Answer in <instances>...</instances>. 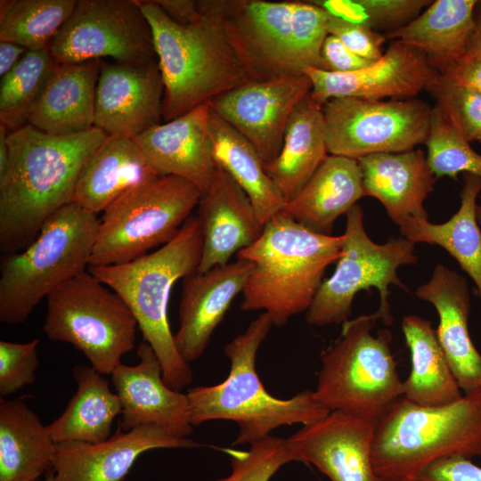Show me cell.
Instances as JSON below:
<instances>
[{
    "instance_id": "obj_29",
    "label": "cell",
    "mask_w": 481,
    "mask_h": 481,
    "mask_svg": "<svg viewBox=\"0 0 481 481\" xmlns=\"http://www.w3.org/2000/svg\"><path fill=\"white\" fill-rule=\"evenodd\" d=\"M159 175L134 139L109 135L84 166L72 202L96 215L131 188Z\"/></svg>"
},
{
    "instance_id": "obj_9",
    "label": "cell",
    "mask_w": 481,
    "mask_h": 481,
    "mask_svg": "<svg viewBox=\"0 0 481 481\" xmlns=\"http://www.w3.org/2000/svg\"><path fill=\"white\" fill-rule=\"evenodd\" d=\"M202 193L176 175H159L122 194L103 212L89 265L131 262L179 232Z\"/></svg>"
},
{
    "instance_id": "obj_54",
    "label": "cell",
    "mask_w": 481,
    "mask_h": 481,
    "mask_svg": "<svg viewBox=\"0 0 481 481\" xmlns=\"http://www.w3.org/2000/svg\"><path fill=\"white\" fill-rule=\"evenodd\" d=\"M476 10L478 11L477 13H476V17L481 19V1H478Z\"/></svg>"
},
{
    "instance_id": "obj_18",
    "label": "cell",
    "mask_w": 481,
    "mask_h": 481,
    "mask_svg": "<svg viewBox=\"0 0 481 481\" xmlns=\"http://www.w3.org/2000/svg\"><path fill=\"white\" fill-rule=\"evenodd\" d=\"M164 83L158 60L144 63L102 60L94 126L108 135L135 138L161 124Z\"/></svg>"
},
{
    "instance_id": "obj_41",
    "label": "cell",
    "mask_w": 481,
    "mask_h": 481,
    "mask_svg": "<svg viewBox=\"0 0 481 481\" xmlns=\"http://www.w3.org/2000/svg\"><path fill=\"white\" fill-rule=\"evenodd\" d=\"M232 471L216 481H269L284 465L295 461L286 439L268 436L249 445L247 451L226 449Z\"/></svg>"
},
{
    "instance_id": "obj_42",
    "label": "cell",
    "mask_w": 481,
    "mask_h": 481,
    "mask_svg": "<svg viewBox=\"0 0 481 481\" xmlns=\"http://www.w3.org/2000/svg\"><path fill=\"white\" fill-rule=\"evenodd\" d=\"M469 143H481V94L440 77L427 91Z\"/></svg>"
},
{
    "instance_id": "obj_34",
    "label": "cell",
    "mask_w": 481,
    "mask_h": 481,
    "mask_svg": "<svg viewBox=\"0 0 481 481\" xmlns=\"http://www.w3.org/2000/svg\"><path fill=\"white\" fill-rule=\"evenodd\" d=\"M481 178L463 174L458 211L446 222L412 218L399 227L402 236L413 243H428L444 249L474 281L481 300V227L477 219V199Z\"/></svg>"
},
{
    "instance_id": "obj_55",
    "label": "cell",
    "mask_w": 481,
    "mask_h": 481,
    "mask_svg": "<svg viewBox=\"0 0 481 481\" xmlns=\"http://www.w3.org/2000/svg\"><path fill=\"white\" fill-rule=\"evenodd\" d=\"M415 481V480H414Z\"/></svg>"
},
{
    "instance_id": "obj_21",
    "label": "cell",
    "mask_w": 481,
    "mask_h": 481,
    "mask_svg": "<svg viewBox=\"0 0 481 481\" xmlns=\"http://www.w3.org/2000/svg\"><path fill=\"white\" fill-rule=\"evenodd\" d=\"M253 265L237 258L183 278L176 348L189 364L205 352L209 340L236 296L243 291Z\"/></svg>"
},
{
    "instance_id": "obj_26",
    "label": "cell",
    "mask_w": 481,
    "mask_h": 481,
    "mask_svg": "<svg viewBox=\"0 0 481 481\" xmlns=\"http://www.w3.org/2000/svg\"><path fill=\"white\" fill-rule=\"evenodd\" d=\"M101 61L58 63L27 123L52 135H72L93 128Z\"/></svg>"
},
{
    "instance_id": "obj_28",
    "label": "cell",
    "mask_w": 481,
    "mask_h": 481,
    "mask_svg": "<svg viewBox=\"0 0 481 481\" xmlns=\"http://www.w3.org/2000/svg\"><path fill=\"white\" fill-rule=\"evenodd\" d=\"M477 4V0L433 1L417 18L386 37L416 47L439 75H446L468 54Z\"/></svg>"
},
{
    "instance_id": "obj_16",
    "label": "cell",
    "mask_w": 481,
    "mask_h": 481,
    "mask_svg": "<svg viewBox=\"0 0 481 481\" xmlns=\"http://www.w3.org/2000/svg\"><path fill=\"white\" fill-rule=\"evenodd\" d=\"M303 73L311 80L312 100L320 106L339 97L412 99L439 77L421 51L400 40H392L382 57L363 69L338 73L306 68Z\"/></svg>"
},
{
    "instance_id": "obj_44",
    "label": "cell",
    "mask_w": 481,
    "mask_h": 481,
    "mask_svg": "<svg viewBox=\"0 0 481 481\" xmlns=\"http://www.w3.org/2000/svg\"><path fill=\"white\" fill-rule=\"evenodd\" d=\"M327 31L352 53L371 62L377 61L383 55L381 45L386 36L364 24L348 21L330 13Z\"/></svg>"
},
{
    "instance_id": "obj_49",
    "label": "cell",
    "mask_w": 481,
    "mask_h": 481,
    "mask_svg": "<svg viewBox=\"0 0 481 481\" xmlns=\"http://www.w3.org/2000/svg\"><path fill=\"white\" fill-rule=\"evenodd\" d=\"M28 51L27 48L8 41H0V76L8 73Z\"/></svg>"
},
{
    "instance_id": "obj_24",
    "label": "cell",
    "mask_w": 481,
    "mask_h": 481,
    "mask_svg": "<svg viewBox=\"0 0 481 481\" xmlns=\"http://www.w3.org/2000/svg\"><path fill=\"white\" fill-rule=\"evenodd\" d=\"M415 294L438 314L436 337L462 393L481 389V355L469 331L471 302L465 277L438 264Z\"/></svg>"
},
{
    "instance_id": "obj_35",
    "label": "cell",
    "mask_w": 481,
    "mask_h": 481,
    "mask_svg": "<svg viewBox=\"0 0 481 481\" xmlns=\"http://www.w3.org/2000/svg\"><path fill=\"white\" fill-rule=\"evenodd\" d=\"M209 133L216 164L246 192L265 225L281 211L285 201L266 174L263 159L255 147L211 108Z\"/></svg>"
},
{
    "instance_id": "obj_7",
    "label": "cell",
    "mask_w": 481,
    "mask_h": 481,
    "mask_svg": "<svg viewBox=\"0 0 481 481\" xmlns=\"http://www.w3.org/2000/svg\"><path fill=\"white\" fill-rule=\"evenodd\" d=\"M101 220L71 202L54 213L23 250L0 266V321L24 322L56 288L86 271Z\"/></svg>"
},
{
    "instance_id": "obj_8",
    "label": "cell",
    "mask_w": 481,
    "mask_h": 481,
    "mask_svg": "<svg viewBox=\"0 0 481 481\" xmlns=\"http://www.w3.org/2000/svg\"><path fill=\"white\" fill-rule=\"evenodd\" d=\"M377 312L349 319L322 354L314 393L330 412L341 411L378 422L403 397V381L390 344L392 333L372 334Z\"/></svg>"
},
{
    "instance_id": "obj_30",
    "label": "cell",
    "mask_w": 481,
    "mask_h": 481,
    "mask_svg": "<svg viewBox=\"0 0 481 481\" xmlns=\"http://www.w3.org/2000/svg\"><path fill=\"white\" fill-rule=\"evenodd\" d=\"M328 153L322 108L309 94L289 117L280 154L265 164L266 174L285 203L302 190Z\"/></svg>"
},
{
    "instance_id": "obj_47",
    "label": "cell",
    "mask_w": 481,
    "mask_h": 481,
    "mask_svg": "<svg viewBox=\"0 0 481 481\" xmlns=\"http://www.w3.org/2000/svg\"><path fill=\"white\" fill-rule=\"evenodd\" d=\"M444 80L481 94V59L467 55L449 73L441 76Z\"/></svg>"
},
{
    "instance_id": "obj_52",
    "label": "cell",
    "mask_w": 481,
    "mask_h": 481,
    "mask_svg": "<svg viewBox=\"0 0 481 481\" xmlns=\"http://www.w3.org/2000/svg\"><path fill=\"white\" fill-rule=\"evenodd\" d=\"M476 214H477V222L481 227V206L478 204L477 205Z\"/></svg>"
},
{
    "instance_id": "obj_4",
    "label": "cell",
    "mask_w": 481,
    "mask_h": 481,
    "mask_svg": "<svg viewBox=\"0 0 481 481\" xmlns=\"http://www.w3.org/2000/svg\"><path fill=\"white\" fill-rule=\"evenodd\" d=\"M201 254L200 222L197 216H191L177 235L156 251L126 264L87 268L127 305L143 340L160 362L165 382L176 391L192 384L193 375L176 348L168 322V300L175 281L197 270Z\"/></svg>"
},
{
    "instance_id": "obj_1",
    "label": "cell",
    "mask_w": 481,
    "mask_h": 481,
    "mask_svg": "<svg viewBox=\"0 0 481 481\" xmlns=\"http://www.w3.org/2000/svg\"><path fill=\"white\" fill-rule=\"evenodd\" d=\"M109 135L94 126L52 135L26 123L7 135L9 163L0 177V249L27 248L43 224L73 201L80 173Z\"/></svg>"
},
{
    "instance_id": "obj_25",
    "label": "cell",
    "mask_w": 481,
    "mask_h": 481,
    "mask_svg": "<svg viewBox=\"0 0 481 481\" xmlns=\"http://www.w3.org/2000/svg\"><path fill=\"white\" fill-rule=\"evenodd\" d=\"M365 197L377 199L399 227L412 218L428 219L424 201L437 177L421 149L376 153L357 159Z\"/></svg>"
},
{
    "instance_id": "obj_20",
    "label": "cell",
    "mask_w": 481,
    "mask_h": 481,
    "mask_svg": "<svg viewBox=\"0 0 481 481\" xmlns=\"http://www.w3.org/2000/svg\"><path fill=\"white\" fill-rule=\"evenodd\" d=\"M135 365L120 363L110 374L121 403L119 425L131 430L146 425L164 428L179 437L193 431L186 393L172 389L164 380L160 362L148 342L138 348Z\"/></svg>"
},
{
    "instance_id": "obj_19",
    "label": "cell",
    "mask_w": 481,
    "mask_h": 481,
    "mask_svg": "<svg viewBox=\"0 0 481 481\" xmlns=\"http://www.w3.org/2000/svg\"><path fill=\"white\" fill-rule=\"evenodd\" d=\"M200 444L157 426L115 433L99 443L56 444L52 473L54 481H123L136 460L154 449L194 448Z\"/></svg>"
},
{
    "instance_id": "obj_12",
    "label": "cell",
    "mask_w": 481,
    "mask_h": 481,
    "mask_svg": "<svg viewBox=\"0 0 481 481\" xmlns=\"http://www.w3.org/2000/svg\"><path fill=\"white\" fill-rule=\"evenodd\" d=\"M328 151L358 159L426 144L432 107L425 101L339 97L322 106Z\"/></svg>"
},
{
    "instance_id": "obj_13",
    "label": "cell",
    "mask_w": 481,
    "mask_h": 481,
    "mask_svg": "<svg viewBox=\"0 0 481 481\" xmlns=\"http://www.w3.org/2000/svg\"><path fill=\"white\" fill-rule=\"evenodd\" d=\"M49 49L58 63L106 57L122 63L158 60L152 30L138 0H77Z\"/></svg>"
},
{
    "instance_id": "obj_5",
    "label": "cell",
    "mask_w": 481,
    "mask_h": 481,
    "mask_svg": "<svg viewBox=\"0 0 481 481\" xmlns=\"http://www.w3.org/2000/svg\"><path fill=\"white\" fill-rule=\"evenodd\" d=\"M138 2L152 30L163 78V120L249 82L216 17L200 13L198 20L181 25L154 1Z\"/></svg>"
},
{
    "instance_id": "obj_38",
    "label": "cell",
    "mask_w": 481,
    "mask_h": 481,
    "mask_svg": "<svg viewBox=\"0 0 481 481\" xmlns=\"http://www.w3.org/2000/svg\"><path fill=\"white\" fill-rule=\"evenodd\" d=\"M426 145L428 163L437 178L457 179L461 172L481 178V155L473 150L470 143L436 104L432 108Z\"/></svg>"
},
{
    "instance_id": "obj_23",
    "label": "cell",
    "mask_w": 481,
    "mask_h": 481,
    "mask_svg": "<svg viewBox=\"0 0 481 481\" xmlns=\"http://www.w3.org/2000/svg\"><path fill=\"white\" fill-rule=\"evenodd\" d=\"M197 217L202 234L200 273L229 263L232 255L255 243L264 229L249 196L218 165L200 199Z\"/></svg>"
},
{
    "instance_id": "obj_46",
    "label": "cell",
    "mask_w": 481,
    "mask_h": 481,
    "mask_svg": "<svg viewBox=\"0 0 481 481\" xmlns=\"http://www.w3.org/2000/svg\"><path fill=\"white\" fill-rule=\"evenodd\" d=\"M321 55L323 70L330 72H352L372 63L352 53L331 35H328L324 39Z\"/></svg>"
},
{
    "instance_id": "obj_39",
    "label": "cell",
    "mask_w": 481,
    "mask_h": 481,
    "mask_svg": "<svg viewBox=\"0 0 481 481\" xmlns=\"http://www.w3.org/2000/svg\"><path fill=\"white\" fill-rule=\"evenodd\" d=\"M330 13L346 20L376 29H398L433 3L429 0H330L313 1ZM389 31V32H391Z\"/></svg>"
},
{
    "instance_id": "obj_31",
    "label": "cell",
    "mask_w": 481,
    "mask_h": 481,
    "mask_svg": "<svg viewBox=\"0 0 481 481\" xmlns=\"http://www.w3.org/2000/svg\"><path fill=\"white\" fill-rule=\"evenodd\" d=\"M56 443L21 400L0 399V481H39L53 469Z\"/></svg>"
},
{
    "instance_id": "obj_48",
    "label": "cell",
    "mask_w": 481,
    "mask_h": 481,
    "mask_svg": "<svg viewBox=\"0 0 481 481\" xmlns=\"http://www.w3.org/2000/svg\"><path fill=\"white\" fill-rule=\"evenodd\" d=\"M174 21L186 25L198 20L201 14L194 0H154Z\"/></svg>"
},
{
    "instance_id": "obj_50",
    "label": "cell",
    "mask_w": 481,
    "mask_h": 481,
    "mask_svg": "<svg viewBox=\"0 0 481 481\" xmlns=\"http://www.w3.org/2000/svg\"><path fill=\"white\" fill-rule=\"evenodd\" d=\"M475 28L468 43L469 56L481 59V19L475 16Z\"/></svg>"
},
{
    "instance_id": "obj_2",
    "label": "cell",
    "mask_w": 481,
    "mask_h": 481,
    "mask_svg": "<svg viewBox=\"0 0 481 481\" xmlns=\"http://www.w3.org/2000/svg\"><path fill=\"white\" fill-rule=\"evenodd\" d=\"M273 325L269 314L262 312L224 346V355L230 360L227 378L218 384L187 391L193 427L209 420H231L239 428L233 444L250 445L280 427L307 425L330 412L314 390L305 389L281 399L265 388L257 372L256 359Z\"/></svg>"
},
{
    "instance_id": "obj_51",
    "label": "cell",
    "mask_w": 481,
    "mask_h": 481,
    "mask_svg": "<svg viewBox=\"0 0 481 481\" xmlns=\"http://www.w3.org/2000/svg\"><path fill=\"white\" fill-rule=\"evenodd\" d=\"M8 130L5 126L0 124V177L5 174L9 163Z\"/></svg>"
},
{
    "instance_id": "obj_22",
    "label": "cell",
    "mask_w": 481,
    "mask_h": 481,
    "mask_svg": "<svg viewBox=\"0 0 481 481\" xmlns=\"http://www.w3.org/2000/svg\"><path fill=\"white\" fill-rule=\"evenodd\" d=\"M209 103L144 131L134 138L147 165L159 175H176L203 194L217 164L209 133Z\"/></svg>"
},
{
    "instance_id": "obj_43",
    "label": "cell",
    "mask_w": 481,
    "mask_h": 481,
    "mask_svg": "<svg viewBox=\"0 0 481 481\" xmlns=\"http://www.w3.org/2000/svg\"><path fill=\"white\" fill-rule=\"evenodd\" d=\"M39 343L37 338L25 343L0 341L1 398H5L35 382Z\"/></svg>"
},
{
    "instance_id": "obj_53",
    "label": "cell",
    "mask_w": 481,
    "mask_h": 481,
    "mask_svg": "<svg viewBox=\"0 0 481 481\" xmlns=\"http://www.w3.org/2000/svg\"><path fill=\"white\" fill-rule=\"evenodd\" d=\"M39 481H54L53 475L52 471H49L46 475V477L44 479H40Z\"/></svg>"
},
{
    "instance_id": "obj_32",
    "label": "cell",
    "mask_w": 481,
    "mask_h": 481,
    "mask_svg": "<svg viewBox=\"0 0 481 481\" xmlns=\"http://www.w3.org/2000/svg\"><path fill=\"white\" fill-rule=\"evenodd\" d=\"M402 331L411 355V371L403 381V397L420 406L450 404L463 396L430 321L410 314Z\"/></svg>"
},
{
    "instance_id": "obj_11",
    "label": "cell",
    "mask_w": 481,
    "mask_h": 481,
    "mask_svg": "<svg viewBox=\"0 0 481 481\" xmlns=\"http://www.w3.org/2000/svg\"><path fill=\"white\" fill-rule=\"evenodd\" d=\"M340 257L333 274L322 281L311 306L306 322L314 326L340 324L349 320L355 295L376 288L379 306L376 311L387 326L393 322L388 302L389 285L408 290L397 274L401 265L417 264L415 243L400 237L384 244L375 243L366 233L363 210L355 205L346 214Z\"/></svg>"
},
{
    "instance_id": "obj_15",
    "label": "cell",
    "mask_w": 481,
    "mask_h": 481,
    "mask_svg": "<svg viewBox=\"0 0 481 481\" xmlns=\"http://www.w3.org/2000/svg\"><path fill=\"white\" fill-rule=\"evenodd\" d=\"M311 89L310 78L301 73L268 81H249L208 103L267 164L280 154L289 117Z\"/></svg>"
},
{
    "instance_id": "obj_14",
    "label": "cell",
    "mask_w": 481,
    "mask_h": 481,
    "mask_svg": "<svg viewBox=\"0 0 481 481\" xmlns=\"http://www.w3.org/2000/svg\"><path fill=\"white\" fill-rule=\"evenodd\" d=\"M200 13L216 17L249 81L298 75L292 63L294 1H197Z\"/></svg>"
},
{
    "instance_id": "obj_33",
    "label": "cell",
    "mask_w": 481,
    "mask_h": 481,
    "mask_svg": "<svg viewBox=\"0 0 481 481\" xmlns=\"http://www.w3.org/2000/svg\"><path fill=\"white\" fill-rule=\"evenodd\" d=\"M72 376L77 391L62 413L47 425L56 444L99 443L110 438L121 403L109 380L92 366L76 365Z\"/></svg>"
},
{
    "instance_id": "obj_17",
    "label": "cell",
    "mask_w": 481,
    "mask_h": 481,
    "mask_svg": "<svg viewBox=\"0 0 481 481\" xmlns=\"http://www.w3.org/2000/svg\"><path fill=\"white\" fill-rule=\"evenodd\" d=\"M377 422L331 411L286 438L295 461L314 466L330 481H387L376 474L371 446Z\"/></svg>"
},
{
    "instance_id": "obj_40",
    "label": "cell",
    "mask_w": 481,
    "mask_h": 481,
    "mask_svg": "<svg viewBox=\"0 0 481 481\" xmlns=\"http://www.w3.org/2000/svg\"><path fill=\"white\" fill-rule=\"evenodd\" d=\"M330 14L314 2L294 1L292 63L297 73L306 68L323 70L321 51L328 36Z\"/></svg>"
},
{
    "instance_id": "obj_27",
    "label": "cell",
    "mask_w": 481,
    "mask_h": 481,
    "mask_svg": "<svg viewBox=\"0 0 481 481\" xmlns=\"http://www.w3.org/2000/svg\"><path fill=\"white\" fill-rule=\"evenodd\" d=\"M365 197L357 159L328 155L280 214L306 229L331 235L334 222Z\"/></svg>"
},
{
    "instance_id": "obj_10",
    "label": "cell",
    "mask_w": 481,
    "mask_h": 481,
    "mask_svg": "<svg viewBox=\"0 0 481 481\" xmlns=\"http://www.w3.org/2000/svg\"><path fill=\"white\" fill-rule=\"evenodd\" d=\"M88 270L46 298L43 330L72 345L102 375H110L135 342L137 322L125 301Z\"/></svg>"
},
{
    "instance_id": "obj_45",
    "label": "cell",
    "mask_w": 481,
    "mask_h": 481,
    "mask_svg": "<svg viewBox=\"0 0 481 481\" xmlns=\"http://www.w3.org/2000/svg\"><path fill=\"white\" fill-rule=\"evenodd\" d=\"M415 481H481V468L462 456L444 457L422 469Z\"/></svg>"
},
{
    "instance_id": "obj_3",
    "label": "cell",
    "mask_w": 481,
    "mask_h": 481,
    "mask_svg": "<svg viewBox=\"0 0 481 481\" xmlns=\"http://www.w3.org/2000/svg\"><path fill=\"white\" fill-rule=\"evenodd\" d=\"M343 236L320 234L278 214L259 239L236 254L252 263L240 309L263 311L283 326L311 306L329 265L338 261Z\"/></svg>"
},
{
    "instance_id": "obj_36",
    "label": "cell",
    "mask_w": 481,
    "mask_h": 481,
    "mask_svg": "<svg viewBox=\"0 0 481 481\" xmlns=\"http://www.w3.org/2000/svg\"><path fill=\"white\" fill-rule=\"evenodd\" d=\"M77 0H1L0 41L28 50L50 47Z\"/></svg>"
},
{
    "instance_id": "obj_6",
    "label": "cell",
    "mask_w": 481,
    "mask_h": 481,
    "mask_svg": "<svg viewBox=\"0 0 481 481\" xmlns=\"http://www.w3.org/2000/svg\"><path fill=\"white\" fill-rule=\"evenodd\" d=\"M451 456L481 459V389L436 407L401 397L377 422L371 462L387 481H414L427 465Z\"/></svg>"
},
{
    "instance_id": "obj_37",
    "label": "cell",
    "mask_w": 481,
    "mask_h": 481,
    "mask_svg": "<svg viewBox=\"0 0 481 481\" xmlns=\"http://www.w3.org/2000/svg\"><path fill=\"white\" fill-rule=\"evenodd\" d=\"M49 47L28 50L0 83V121L10 131L27 123L29 113L57 67Z\"/></svg>"
}]
</instances>
